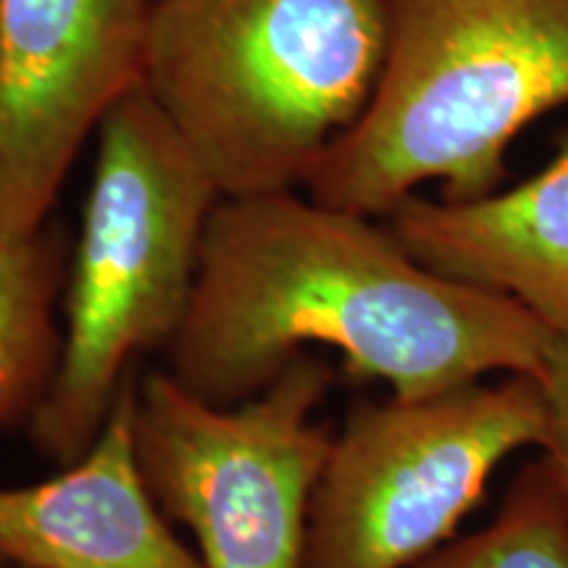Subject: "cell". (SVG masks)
I'll return each instance as SVG.
<instances>
[{"label": "cell", "instance_id": "cell-1", "mask_svg": "<svg viewBox=\"0 0 568 568\" xmlns=\"http://www.w3.org/2000/svg\"><path fill=\"white\" fill-rule=\"evenodd\" d=\"M556 343L518 303L432 272L385 222L284 190L219 201L166 372L237 406L301 353L329 347L355 379L426 397L539 379Z\"/></svg>", "mask_w": 568, "mask_h": 568}, {"label": "cell", "instance_id": "cell-2", "mask_svg": "<svg viewBox=\"0 0 568 568\" xmlns=\"http://www.w3.org/2000/svg\"><path fill=\"white\" fill-rule=\"evenodd\" d=\"M366 111L305 176L311 201L385 219L426 182L443 201L500 190L514 140L568 105V0H385Z\"/></svg>", "mask_w": 568, "mask_h": 568}, {"label": "cell", "instance_id": "cell-3", "mask_svg": "<svg viewBox=\"0 0 568 568\" xmlns=\"http://www.w3.org/2000/svg\"><path fill=\"white\" fill-rule=\"evenodd\" d=\"M385 0H151L142 84L222 197L303 187L358 122Z\"/></svg>", "mask_w": 568, "mask_h": 568}, {"label": "cell", "instance_id": "cell-4", "mask_svg": "<svg viewBox=\"0 0 568 568\" xmlns=\"http://www.w3.org/2000/svg\"><path fill=\"white\" fill-rule=\"evenodd\" d=\"M216 184L145 90L98 126L82 230L63 293L53 389L27 435L67 466L95 443L140 355L166 351L184 322L216 211Z\"/></svg>", "mask_w": 568, "mask_h": 568}, {"label": "cell", "instance_id": "cell-5", "mask_svg": "<svg viewBox=\"0 0 568 568\" xmlns=\"http://www.w3.org/2000/svg\"><path fill=\"white\" fill-rule=\"evenodd\" d=\"M535 376H495L426 397L366 400L332 437L303 568H416L456 537L506 460L542 450Z\"/></svg>", "mask_w": 568, "mask_h": 568}, {"label": "cell", "instance_id": "cell-6", "mask_svg": "<svg viewBox=\"0 0 568 568\" xmlns=\"http://www.w3.org/2000/svg\"><path fill=\"white\" fill-rule=\"evenodd\" d=\"M335 372L308 351L237 406H216L172 374L134 379L138 468L203 568H303L314 495L335 432L318 408Z\"/></svg>", "mask_w": 568, "mask_h": 568}, {"label": "cell", "instance_id": "cell-7", "mask_svg": "<svg viewBox=\"0 0 568 568\" xmlns=\"http://www.w3.org/2000/svg\"><path fill=\"white\" fill-rule=\"evenodd\" d=\"M151 0H0V234L51 222L67 174L142 84Z\"/></svg>", "mask_w": 568, "mask_h": 568}, {"label": "cell", "instance_id": "cell-8", "mask_svg": "<svg viewBox=\"0 0 568 568\" xmlns=\"http://www.w3.org/2000/svg\"><path fill=\"white\" fill-rule=\"evenodd\" d=\"M134 379L80 458L42 481L0 485V558L21 568H203L138 468Z\"/></svg>", "mask_w": 568, "mask_h": 568}, {"label": "cell", "instance_id": "cell-9", "mask_svg": "<svg viewBox=\"0 0 568 568\" xmlns=\"http://www.w3.org/2000/svg\"><path fill=\"white\" fill-rule=\"evenodd\" d=\"M382 222L432 272L508 297L568 345V132L516 187L474 201L416 193Z\"/></svg>", "mask_w": 568, "mask_h": 568}, {"label": "cell", "instance_id": "cell-10", "mask_svg": "<svg viewBox=\"0 0 568 568\" xmlns=\"http://www.w3.org/2000/svg\"><path fill=\"white\" fill-rule=\"evenodd\" d=\"M69 234L48 222L27 237L0 234V429L30 426L61 366L59 301L69 280Z\"/></svg>", "mask_w": 568, "mask_h": 568}, {"label": "cell", "instance_id": "cell-11", "mask_svg": "<svg viewBox=\"0 0 568 568\" xmlns=\"http://www.w3.org/2000/svg\"><path fill=\"white\" fill-rule=\"evenodd\" d=\"M416 568H568V500L545 458L521 466L485 527Z\"/></svg>", "mask_w": 568, "mask_h": 568}, {"label": "cell", "instance_id": "cell-12", "mask_svg": "<svg viewBox=\"0 0 568 568\" xmlns=\"http://www.w3.org/2000/svg\"><path fill=\"white\" fill-rule=\"evenodd\" d=\"M539 385L545 389V400H548V439L539 456L550 466L552 477H556L560 493L568 500V345L556 343L545 372L539 376Z\"/></svg>", "mask_w": 568, "mask_h": 568}, {"label": "cell", "instance_id": "cell-13", "mask_svg": "<svg viewBox=\"0 0 568 568\" xmlns=\"http://www.w3.org/2000/svg\"><path fill=\"white\" fill-rule=\"evenodd\" d=\"M0 568H21V566L11 564V560H3V558H0Z\"/></svg>", "mask_w": 568, "mask_h": 568}]
</instances>
